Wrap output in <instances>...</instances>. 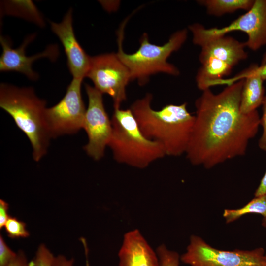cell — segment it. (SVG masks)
Segmentation results:
<instances>
[{"mask_svg": "<svg viewBox=\"0 0 266 266\" xmlns=\"http://www.w3.org/2000/svg\"><path fill=\"white\" fill-rule=\"evenodd\" d=\"M244 79L215 94L203 91L195 102V120L186 152L196 166L209 169L245 154L257 134L260 117L257 110L243 114L240 102Z\"/></svg>", "mask_w": 266, "mask_h": 266, "instance_id": "obj_1", "label": "cell"}, {"mask_svg": "<svg viewBox=\"0 0 266 266\" xmlns=\"http://www.w3.org/2000/svg\"><path fill=\"white\" fill-rule=\"evenodd\" d=\"M152 94L134 101L130 107L143 134L163 147L166 155L177 157L186 153L195 117L187 103L168 104L160 110L151 107Z\"/></svg>", "mask_w": 266, "mask_h": 266, "instance_id": "obj_2", "label": "cell"}, {"mask_svg": "<svg viewBox=\"0 0 266 266\" xmlns=\"http://www.w3.org/2000/svg\"><path fill=\"white\" fill-rule=\"evenodd\" d=\"M46 104L33 88L5 83L0 85V106L13 118L28 138L33 158L37 162L46 153L51 138L45 120Z\"/></svg>", "mask_w": 266, "mask_h": 266, "instance_id": "obj_3", "label": "cell"}, {"mask_svg": "<svg viewBox=\"0 0 266 266\" xmlns=\"http://www.w3.org/2000/svg\"><path fill=\"white\" fill-rule=\"evenodd\" d=\"M108 146L117 162L143 169L166 154L162 145L147 138L130 108H114Z\"/></svg>", "mask_w": 266, "mask_h": 266, "instance_id": "obj_4", "label": "cell"}, {"mask_svg": "<svg viewBox=\"0 0 266 266\" xmlns=\"http://www.w3.org/2000/svg\"><path fill=\"white\" fill-rule=\"evenodd\" d=\"M126 23V21L123 23L117 33L116 54L129 69L131 81L136 80L140 86H143L148 82L151 75L157 73L179 75L178 69L169 63L167 59L185 42L188 34L187 29L176 31L162 45L151 43L148 34L144 33L140 38L139 48L136 52L129 54L124 52L122 47Z\"/></svg>", "mask_w": 266, "mask_h": 266, "instance_id": "obj_5", "label": "cell"}, {"mask_svg": "<svg viewBox=\"0 0 266 266\" xmlns=\"http://www.w3.org/2000/svg\"><path fill=\"white\" fill-rule=\"evenodd\" d=\"M190 243L181 261L190 266H266L265 250H222L214 248L201 238L190 237Z\"/></svg>", "mask_w": 266, "mask_h": 266, "instance_id": "obj_6", "label": "cell"}, {"mask_svg": "<svg viewBox=\"0 0 266 266\" xmlns=\"http://www.w3.org/2000/svg\"><path fill=\"white\" fill-rule=\"evenodd\" d=\"M86 77L101 94L109 95L114 108L120 107L126 100V87L131 81L129 69L116 53H105L91 57Z\"/></svg>", "mask_w": 266, "mask_h": 266, "instance_id": "obj_7", "label": "cell"}, {"mask_svg": "<svg viewBox=\"0 0 266 266\" xmlns=\"http://www.w3.org/2000/svg\"><path fill=\"white\" fill-rule=\"evenodd\" d=\"M82 80L73 78L62 99L46 108L45 120L51 138L74 134L83 128L86 109L81 95Z\"/></svg>", "mask_w": 266, "mask_h": 266, "instance_id": "obj_8", "label": "cell"}, {"mask_svg": "<svg viewBox=\"0 0 266 266\" xmlns=\"http://www.w3.org/2000/svg\"><path fill=\"white\" fill-rule=\"evenodd\" d=\"M88 99L83 129L88 136V143L84 147L87 154L95 160L104 156L112 131L111 120L105 110L102 94L94 87L85 85Z\"/></svg>", "mask_w": 266, "mask_h": 266, "instance_id": "obj_9", "label": "cell"}, {"mask_svg": "<svg viewBox=\"0 0 266 266\" xmlns=\"http://www.w3.org/2000/svg\"><path fill=\"white\" fill-rule=\"evenodd\" d=\"M188 29L206 36H223L231 32L242 31L248 36L245 42L246 47L256 51L266 45V0H255L249 10L224 27L206 29L196 23L189 25Z\"/></svg>", "mask_w": 266, "mask_h": 266, "instance_id": "obj_10", "label": "cell"}, {"mask_svg": "<svg viewBox=\"0 0 266 266\" xmlns=\"http://www.w3.org/2000/svg\"><path fill=\"white\" fill-rule=\"evenodd\" d=\"M35 35V33L29 35L22 44L15 49L12 48L10 42L6 37L0 36V42L2 48L0 58V71H16L23 74L31 80L38 79V73L32 68L33 63L44 58L55 61L59 55V49L57 45H51L41 53L31 56H26V47L33 40Z\"/></svg>", "mask_w": 266, "mask_h": 266, "instance_id": "obj_11", "label": "cell"}, {"mask_svg": "<svg viewBox=\"0 0 266 266\" xmlns=\"http://www.w3.org/2000/svg\"><path fill=\"white\" fill-rule=\"evenodd\" d=\"M72 9H69L60 23L51 22L53 32L62 43L73 78L83 79L88 71L91 57L77 41L73 28Z\"/></svg>", "mask_w": 266, "mask_h": 266, "instance_id": "obj_12", "label": "cell"}, {"mask_svg": "<svg viewBox=\"0 0 266 266\" xmlns=\"http://www.w3.org/2000/svg\"><path fill=\"white\" fill-rule=\"evenodd\" d=\"M191 32L193 43L201 49L199 55L200 63L209 58H216L233 67L248 57L247 52L245 50V42H240L226 35L206 36L195 32Z\"/></svg>", "mask_w": 266, "mask_h": 266, "instance_id": "obj_13", "label": "cell"}, {"mask_svg": "<svg viewBox=\"0 0 266 266\" xmlns=\"http://www.w3.org/2000/svg\"><path fill=\"white\" fill-rule=\"evenodd\" d=\"M118 257L119 266H160L157 253L137 229L125 234Z\"/></svg>", "mask_w": 266, "mask_h": 266, "instance_id": "obj_14", "label": "cell"}, {"mask_svg": "<svg viewBox=\"0 0 266 266\" xmlns=\"http://www.w3.org/2000/svg\"><path fill=\"white\" fill-rule=\"evenodd\" d=\"M258 66L253 65L234 77L221 82V84L228 85L244 79L240 102V110L243 114L256 110L262 105L265 97L264 80L259 74Z\"/></svg>", "mask_w": 266, "mask_h": 266, "instance_id": "obj_15", "label": "cell"}, {"mask_svg": "<svg viewBox=\"0 0 266 266\" xmlns=\"http://www.w3.org/2000/svg\"><path fill=\"white\" fill-rule=\"evenodd\" d=\"M201 64L196 82L198 88L202 91L219 85L223 77L229 75L233 68L227 63L216 58H209Z\"/></svg>", "mask_w": 266, "mask_h": 266, "instance_id": "obj_16", "label": "cell"}, {"mask_svg": "<svg viewBox=\"0 0 266 266\" xmlns=\"http://www.w3.org/2000/svg\"><path fill=\"white\" fill-rule=\"evenodd\" d=\"M254 0H201L197 2L204 6L208 14L220 16L238 10L248 11L253 6Z\"/></svg>", "mask_w": 266, "mask_h": 266, "instance_id": "obj_17", "label": "cell"}, {"mask_svg": "<svg viewBox=\"0 0 266 266\" xmlns=\"http://www.w3.org/2000/svg\"><path fill=\"white\" fill-rule=\"evenodd\" d=\"M7 14L21 17L42 27L44 22L42 16L31 0H10L5 2Z\"/></svg>", "mask_w": 266, "mask_h": 266, "instance_id": "obj_18", "label": "cell"}, {"mask_svg": "<svg viewBox=\"0 0 266 266\" xmlns=\"http://www.w3.org/2000/svg\"><path fill=\"white\" fill-rule=\"evenodd\" d=\"M261 214L266 218V194L255 197L244 206L236 209H225L223 217L227 223H231L247 214Z\"/></svg>", "mask_w": 266, "mask_h": 266, "instance_id": "obj_19", "label": "cell"}, {"mask_svg": "<svg viewBox=\"0 0 266 266\" xmlns=\"http://www.w3.org/2000/svg\"><path fill=\"white\" fill-rule=\"evenodd\" d=\"M5 228L8 236L12 238L27 237L29 233L26 228V224L15 217L9 216Z\"/></svg>", "mask_w": 266, "mask_h": 266, "instance_id": "obj_20", "label": "cell"}, {"mask_svg": "<svg viewBox=\"0 0 266 266\" xmlns=\"http://www.w3.org/2000/svg\"><path fill=\"white\" fill-rule=\"evenodd\" d=\"M160 266H179L180 257L175 251L168 249L164 244L160 245L156 251Z\"/></svg>", "mask_w": 266, "mask_h": 266, "instance_id": "obj_21", "label": "cell"}, {"mask_svg": "<svg viewBox=\"0 0 266 266\" xmlns=\"http://www.w3.org/2000/svg\"><path fill=\"white\" fill-rule=\"evenodd\" d=\"M55 257L44 244L38 248L35 257L29 263L30 266H53Z\"/></svg>", "mask_w": 266, "mask_h": 266, "instance_id": "obj_22", "label": "cell"}, {"mask_svg": "<svg viewBox=\"0 0 266 266\" xmlns=\"http://www.w3.org/2000/svg\"><path fill=\"white\" fill-rule=\"evenodd\" d=\"M6 245L1 235L0 236V266H7L16 257Z\"/></svg>", "mask_w": 266, "mask_h": 266, "instance_id": "obj_23", "label": "cell"}, {"mask_svg": "<svg viewBox=\"0 0 266 266\" xmlns=\"http://www.w3.org/2000/svg\"><path fill=\"white\" fill-rule=\"evenodd\" d=\"M263 114L260 120V125L263 129L262 134L259 140V147L266 151V95L265 96L262 104Z\"/></svg>", "mask_w": 266, "mask_h": 266, "instance_id": "obj_24", "label": "cell"}, {"mask_svg": "<svg viewBox=\"0 0 266 266\" xmlns=\"http://www.w3.org/2000/svg\"><path fill=\"white\" fill-rule=\"evenodd\" d=\"M8 204L3 200H0V229L3 228L9 217L8 214Z\"/></svg>", "mask_w": 266, "mask_h": 266, "instance_id": "obj_25", "label": "cell"}, {"mask_svg": "<svg viewBox=\"0 0 266 266\" xmlns=\"http://www.w3.org/2000/svg\"><path fill=\"white\" fill-rule=\"evenodd\" d=\"M73 259L67 260L65 256L59 255L55 257L53 266H72ZM86 266H89L87 259H86Z\"/></svg>", "mask_w": 266, "mask_h": 266, "instance_id": "obj_26", "label": "cell"}, {"mask_svg": "<svg viewBox=\"0 0 266 266\" xmlns=\"http://www.w3.org/2000/svg\"><path fill=\"white\" fill-rule=\"evenodd\" d=\"M7 266H30L27 258L22 251L17 254L15 258Z\"/></svg>", "mask_w": 266, "mask_h": 266, "instance_id": "obj_27", "label": "cell"}, {"mask_svg": "<svg viewBox=\"0 0 266 266\" xmlns=\"http://www.w3.org/2000/svg\"><path fill=\"white\" fill-rule=\"evenodd\" d=\"M266 194V170L255 192V197Z\"/></svg>", "mask_w": 266, "mask_h": 266, "instance_id": "obj_28", "label": "cell"}, {"mask_svg": "<svg viewBox=\"0 0 266 266\" xmlns=\"http://www.w3.org/2000/svg\"><path fill=\"white\" fill-rule=\"evenodd\" d=\"M258 71L261 77L264 80H266V61L263 64L258 66Z\"/></svg>", "mask_w": 266, "mask_h": 266, "instance_id": "obj_29", "label": "cell"}, {"mask_svg": "<svg viewBox=\"0 0 266 266\" xmlns=\"http://www.w3.org/2000/svg\"><path fill=\"white\" fill-rule=\"evenodd\" d=\"M262 224L264 227L266 228V218H263ZM265 257L266 258V254H265Z\"/></svg>", "mask_w": 266, "mask_h": 266, "instance_id": "obj_30", "label": "cell"}]
</instances>
